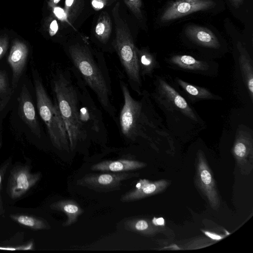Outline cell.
Wrapping results in <instances>:
<instances>
[{
	"mask_svg": "<svg viewBox=\"0 0 253 253\" xmlns=\"http://www.w3.org/2000/svg\"><path fill=\"white\" fill-rule=\"evenodd\" d=\"M170 62L182 69L194 71H205L209 68V64L197 60L188 55H175L171 57Z\"/></svg>",
	"mask_w": 253,
	"mask_h": 253,
	"instance_id": "ffe728a7",
	"label": "cell"
},
{
	"mask_svg": "<svg viewBox=\"0 0 253 253\" xmlns=\"http://www.w3.org/2000/svg\"><path fill=\"white\" fill-rule=\"evenodd\" d=\"M205 234L212 239L215 240H219L221 239L223 237L221 236L217 235L215 233H212L210 232H205Z\"/></svg>",
	"mask_w": 253,
	"mask_h": 253,
	"instance_id": "1f68e13d",
	"label": "cell"
},
{
	"mask_svg": "<svg viewBox=\"0 0 253 253\" xmlns=\"http://www.w3.org/2000/svg\"><path fill=\"white\" fill-rule=\"evenodd\" d=\"M75 0H65V6L67 9V11L70 7L73 5Z\"/></svg>",
	"mask_w": 253,
	"mask_h": 253,
	"instance_id": "d590c367",
	"label": "cell"
},
{
	"mask_svg": "<svg viewBox=\"0 0 253 253\" xmlns=\"http://www.w3.org/2000/svg\"><path fill=\"white\" fill-rule=\"evenodd\" d=\"M155 85L153 97L159 104L171 112H179L192 121L198 122V117L195 111L175 88L158 77Z\"/></svg>",
	"mask_w": 253,
	"mask_h": 253,
	"instance_id": "8992f818",
	"label": "cell"
},
{
	"mask_svg": "<svg viewBox=\"0 0 253 253\" xmlns=\"http://www.w3.org/2000/svg\"><path fill=\"white\" fill-rule=\"evenodd\" d=\"M10 217L20 225L34 230L47 229L50 228L48 222L41 218L26 214H11Z\"/></svg>",
	"mask_w": 253,
	"mask_h": 253,
	"instance_id": "603a6c76",
	"label": "cell"
},
{
	"mask_svg": "<svg viewBox=\"0 0 253 253\" xmlns=\"http://www.w3.org/2000/svg\"><path fill=\"white\" fill-rule=\"evenodd\" d=\"M7 42L0 40V58L4 54L7 49Z\"/></svg>",
	"mask_w": 253,
	"mask_h": 253,
	"instance_id": "f546056e",
	"label": "cell"
},
{
	"mask_svg": "<svg viewBox=\"0 0 253 253\" xmlns=\"http://www.w3.org/2000/svg\"><path fill=\"white\" fill-rule=\"evenodd\" d=\"M106 12H103L99 16L95 32L99 41L106 44L110 38L112 25L110 17Z\"/></svg>",
	"mask_w": 253,
	"mask_h": 253,
	"instance_id": "cb8c5ba5",
	"label": "cell"
},
{
	"mask_svg": "<svg viewBox=\"0 0 253 253\" xmlns=\"http://www.w3.org/2000/svg\"><path fill=\"white\" fill-rule=\"evenodd\" d=\"M118 4L113 10L116 37L112 43L127 77L129 87L138 95L142 94V84L138 63L137 47L128 29L118 17Z\"/></svg>",
	"mask_w": 253,
	"mask_h": 253,
	"instance_id": "277c9868",
	"label": "cell"
},
{
	"mask_svg": "<svg viewBox=\"0 0 253 253\" xmlns=\"http://www.w3.org/2000/svg\"><path fill=\"white\" fill-rule=\"evenodd\" d=\"M119 83L124 103L117 125L124 139L131 142L143 139L150 144L160 137L169 139L149 92L143 90L141 99L137 100L131 95L128 85L125 81L120 78Z\"/></svg>",
	"mask_w": 253,
	"mask_h": 253,
	"instance_id": "7a4b0ae2",
	"label": "cell"
},
{
	"mask_svg": "<svg viewBox=\"0 0 253 253\" xmlns=\"http://www.w3.org/2000/svg\"><path fill=\"white\" fill-rule=\"evenodd\" d=\"M28 56L26 46L19 42H16L12 45L8 62L12 71V84L13 89L17 85L26 65Z\"/></svg>",
	"mask_w": 253,
	"mask_h": 253,
	"instance_id": "5bb4252c",
	"label": "cell"
},
{
	"mask_svg": "<svg viewBox=\"0 0 253 253\" xmlns=\"http://www.w3.org/2000/svg\"><path fill=\"white\" fill-rule=\"evenodd\" d=\"M18 100V113L20 117L28 126L34 134L37 137L41 138V130L35 107L29 92L25 85H23Z\"/></svg>",
	"mask_w": 253,
	"mask_h": 253,
	"instance_id": "7c38bea8",
	"label": "cell"
},
{
	"mask_svg": "<svg viewBox=\"0 0 253 253\" xmlns=\"http://www.w3.org/2000/svg\"><path fill=\"white\" fill-rule=\"evenodd\" d=\"M126 230L143 235L154 234L158 229L152 221L144 218H129L124 223Z\"/></svg>",
	"mask_w": 253,
	"mask_h": 253,
	"instance_id": "44dd1931",
	"label": "cell"
},
{
	"mask_svg": "<svg viewBox=\"0 0 253 253\" xmlns=\"http://www.w3.org/2000/svg\"><path fill=\"white\" fill-rule=\"evenodd\" d=\"M176 82L187 94L194 100L221 99L206 88L192 84L179 78L176 79Z\"/></svg>",
	"mask_w": 253,
	"mask_h": 253,
	"instance_id": "7402d4cb",
	"label": "cell"
},
{
	"mask_svg": "<svg viewBox=\"0 0 253 253\" xmlns=\"http://www.w3.org/2000/svg\"><path fill=\"white\" fill-rule=\"evenodd\" d=\"M7 167V165L5 164L0 169V191H1V188L2 178L4 174V173L6 171Z\"/></svg>",
	"mask_w": 253,
	"mask_h": 253,
	"instance_id": "d6a6232c",
	"label": "cell"
},
{
	"mask_svg": "<svg viewBox=\"0 0 253 253\" xmlns=\"http://www.w3.org/2000/svg\"><path fill=\"white\" fill-rule=\"evenodd\" d=\"M232 152L241 172L244 174L250 173L253 168V138L252 130L243 125L238 126Z\"/></svg>",
	"mask_w": 253,
	"mask_h": 253,
	"instance_id": "ba28073f",
	"label": "cell"
},
{
	"mask_svg": "<svg viewBox=\"0 0 253 253\" xmlns=\"http://www.w3.org/2000/svg\"><path fill=\"white\" fill-rule=\"evenodd\" d=\"M50 208L66 215L67 219L62 224V226L65 227L75 223L84 211L76 201L71 199L61 200L54 202L50 205Z\"/></svg>",
	"mask_w": 253,
	"mask_h": 253,
	"instance_id": "ac0fdd59",
	"label": "cell"
},
{
	"mask_svg": "<svg viewBox=\"0 0 253 253\" xmlns=\"http://www.w3.org/2000/svg\"><path fill=\"white\" fill-rule=\"evenodd\" d=\"M215 4L212 0H179L168 7L161 20L163 22L172 20L191 13L209 9Z\"/></svg>",
	"mask_w": 253,
	"mask_h": 253,
	"instance_id": "8fae6325",
	"label": "cell"
},
{
	"mask_svg": "<svg viewBox=\"0 0 253 253\" xmlns=\"http://www.w3.org/2000/svg\"><path fill=\"white\" fill-rule=\"evenodd\" d=\"M237 47L239 51V63L244 83L250 97L253 100V66L252 59L243 45L238 42Z\"/></svg>",
	"mask_w": 253,
	"mask_h": 253,
	"instance_id": "e0dca14e",
	"label": "cell"
},
{
	"mask_svg": "<svg viewBox=\"0 0 253 253\" xmlns=\"http://www.w3.org/2000/svg\"><path fill=\"white\" fill-rule=\"evenodd\" d=\"M152 223L156 226L163 225L164 224V220L163 218L160 217L158 218H154L152 220Z\"/></svg>",
	"mask_w": 253,
	"mask_h": 253,
	"instance_id": "836d02e7",
	"label": "cell"
},
{
	"mask_svg": "<svg viewBox=\"0 0 253 253\" xmlns=\"http://www.w3.org/2000/svg\"><path fill=\"white\" fill-rule=\"evenodd\" d=\"M1 202L0 197V210H1Z\"/></svg>",
	"mask_w": 253,
	"mask_h": 253,
	"instance_id": "74e56055",
	"label": "cell"
},
{
	"mask_svg": "<svg viewBox=\"0 0 253 253\" xmlns=\"http://www.w3.org/2000/svg\"><path fill=\"white\" fill-rule=\"evenodd\" d=\"M197 160L196 183L208 199L211 208L216 210L220 205L218 194L211 170L203 152L201 150H199L197 154Z\"/></svg>",
	"mask_w": 253,
	"mask_h": 253,
	"instance_id": "9c48e42d",
	"label": "cell"
},
{
	"mask_svg": "<svg viewBox=\"0 0 253 253\" xmlns=\"http://www.w3.org/2000/svg\"><path fill=\"white\" fill-rule=\"evenodd\" d=\"M126 4L130 9L136 18L141 20L142 18L141 12V0H124Z\"/></svg>",
	"mask_w": 253,
	"mask_h": 253,
	"instance_id": "d4e9b609",
	"label": "cell"
},
{
	"mask_svg": "<svg viewBox=\"0 0 253 253\" xmlns=\"http://www.w3.org/2000/svg\"><path fill=\"white\" fill-rule=\"evenodd\" d=\"M137 55L141 77H152L154 70L159 67L154 55L146 48H137Z\"/></svg>",
	"mask_w": 253,
	"mask_h": 253,
	"instance_id": "d6986e66",
	"label": "cell"
},
{
	"mask_svg": "<svg viewBox=\"0 0 253 253\" xmlns=\"http://www.w3.org/2000/svg\"><path fill=\"white\" fill-rule=\"evenodd\" d=\"M185 33L189 39L200 45L215 49L220 46L215 35L207 28L189 25L186 28Z\"/></svg>",
	"mask_w": 253,
	"mask_h": 253,
	"instance_id": "2e32d148",
	"label": "cell"
},
{
	"mask_svg": "<svg viewBox=\"0 0 253 253\" xmlns=\"http://www.w3.org/2000/svg\"><path fill=\"white\" fill-rule=\"evenodd\" d=\"M58 29L57 21L55 20H53L50 24L49 26V34L51 36L55 35Z\"/></svg>",
	"mask_w": 253,
	"mask_h": 253,
	"instance_id": "f1b7e54d",
	"label": "cell"
},
{
	"mask_svg": "<svg viewBox=\"0 0 253 253\" xmlns=\"http://www.w3.org/2000/svg\"><path fill=\"white\" fill-rule=\"evenodd\" d=\"M41 174L32 173L27 167L14 168L11 171L8 184V191L13 199L24 195L40 180Z\"/></svg>",
	"mask_w": 253,
	"mask_h": 253,
	"instance_id": "30bf717a",
	"label": "cell"
},
{
	"mask_svg": "<svg viewBox=\"0 0 253 253\" xmlns=\"http://www.w3.org/2000/svg\"><path fill=\"white\" fill-rule=\"evenodd\" d=\"M169 185L165 180L151 181L146 179H140L134 188L123 195L120 201L128 203L137 201L163 191Z\"/></svg>",
	"mask_w": 253,
	"mask_h": 253,
	"instance_id": "4fadbf2b",
	"label": "cell"
},
{
	"mask_svg": "<svg viewBox=\"0 0 253 253\" xmlns=\"http://www.w3.org/2000/svg\"><path fill=\"white\" fill-rule=\"evenodd\" d=\"M232 4L235 7L238 8L243 2L244 0H229Z\"/></svg>",
	"mask_w": 253,
	"mask_h": 253,
	"instance_id": "e575fe53",
	"label": "cell"
},
{
	"mask_svg": "<svg viewBox=\"0 0 253 253\" xmlns=\"http://www.w3.org/2000/svg\"><path fill=\"white\" fill-rule=\"evenodd\" d=\"M92 5L94 8L100 9L104 7V3L102 0H92Z\"/></svg>",
	"mask_w": 253,
	"mask_h": 253,
	"instance_id": "4dcf8cb0",
	"label": "cell"
},
{
	"mask_svg": "<svg viewBox=\"0 0 253 253\" xmlns=\"http://www.w3.org/2000/svg\"><path fill=\"white\" fill-rule=\"evenodd\" d=\"M8 81L5 74L0 71V94L6 93L8 90Z\"/></svg>",
	"mask_w": 253,
	"mask_h": 253,
	"instance_id": "484cf974",
	"label": "cell"
},
{
	"mask_svg": "<svg viewBox=\"0 0 253 253\" xmlns=\"http://www.w3.org/2000/svg\"><path fill=\"white\" fill-rule=\"evenodd\" d=\"M146 166V164L142 162L120 159L116 161H103L92 165L90 169L93 171L127 172L142 169Z\"/></svg>",
	"mask_w": 253,
	"mask_h": 253,
	"instance_id": "9a60e30c",
	"label": "cell"
},
{
	"mask_svg": "<svg viewBox=\"0 0 253 253\" xmlns=\"http://www.w3.org/2000/svg\"><path fill=\"white\" fill-rule=\"evenodd\" d=\"M34 75L38 110L45 124L51 143L58 150L69 152L67 129L57 105L50 99L37 74L35 73Z\"/></svg>",
	"mask_w": 253,
	"mask_h": 253,
	"instance_id": "5b68a950",
	"label": "cell"
},
{
	"mask_svg": "<svg viewBox=\"0 0 253 253\" xmlns=\"http://www.w3.org/2000/svg\"><path fill=\"white\" fill-rule=\"evenodd\" d=\"M33 243L31 242L26 244L21 245L16 247H0V250L7 251H17V250H31L33 249Z\"/></svg>",
	"mask_w": 253,
	"mask_h": 253,
	"instance_id": "4316f807",
	"label": "cell"
},
{
	"mask_svg": "<svg viewBox=\"0 0 253 253\" xmlns=\"http://www.w3.org/2000/svg\"><path fill=\"white\" fill-rule=\"evenodd\" d=\"M60 0H53V3L56 4L58 3Z\"/></svg>",
	"mask_w": 253,
	"mask_h": 253,
	"instance_id": "8d00e7d4",
	"label": "cell"
},
{
	"mask_svg": "<svg viewBox=\"0 0 253 253\" xmlns=\"http://www.w3.org/2000/svg\"><path fill=\"white\" fill-rule=\"evenodd\" d=\"M53 12L56 16L59 19L64 20L66 18V13L62 8L56 7L54 8Z\"/></svg>",
	"mask_w": 253,
	"mask_h": 253,
	"instance_id": "83f0119b",
	"label": "cell"
},
{
	"mask_svg": "<svg viewBox=\"0 0 253 253\" xmlns=\"http://www.w3.org/2000/svg\"><path fill=\"white\" fill-rule=\"evenodd\" d=\"M52 77L55 102L67 129L70 151L88 140L105 139L101 110L77 70L72 66L58 67Z\"/></svg>",
	"mask_w": 253,
	"mask_h": 253,
	"instance_id": "6da1fadb",
	"label": "cell"
},
{
	"mask_svg": "<svg viewBox=\"0 0 253 253\" xmlns=\"http://www.w3.org/2000/svg\"><path fill=\"white\" fill-rule=\"evenodd\" d=\"M67 53L72 66L95 94L102 108L117 124L116 109L112 102L111 80L104 57L80 43L68 46Z\"/></svg>",
	"mask_w": 253,
	"mask_h": 253,
	"instance_id": "3957f363",
	"label": "cell"
},
{
	"mask_svg": "<svg viewBox=\"0 0 253 253\" xmlns=\"http://www.w3.org/2000/svg\"><path fill=\"white\" fill-rule=\"evenodd\" d=\"M138 173L119 172L104 173H88L78 179L77 185L99 192H108L120 189L123 181Z\"/></svg>",
	"mask_w": 253,
	"mask_h": 253,
	"instance_id": "52a82bcc",
	"label": "cell"
}]
</instances>
